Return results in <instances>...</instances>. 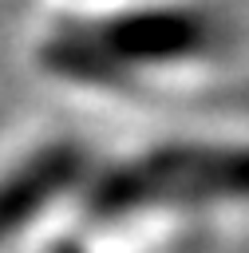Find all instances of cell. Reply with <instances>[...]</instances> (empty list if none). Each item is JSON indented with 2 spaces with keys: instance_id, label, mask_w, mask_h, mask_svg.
<instances>
[{
  "instance_id": "1",
  "label": "cell",
  "mask_w": 249,
  "mask_h": 253,
  "mask_svg": "<svg viewBox=\"0 0 249 253\" xmlns=\"http://www.w3.org/2000/svg\"><path fill=\"white\" fill-rule=\"evenodd\" d=\"M217 55H225V24L217 16L178 4H126L83 24V36H59L55 63L59 75L111 87L142 71L182 75Z\"/></svg>"
},
{
  "instance_id": "2",
  "label": "cell",
  "mask_w": 249,
  "mask_h": 253,
  "mask_svg": "<svg viewBox=\"0 0 249 253\" xmlns=\"http://www.w3.org/2000/svg\"><path fill=\"white\" fill-rule=\"evenodd\" d=\"M99 194H111L115 210H225L249 206V146L221 142H186V146H154L146 158L130 162L126 174L107 178Z\"/></svg>"
},
{
  "instance_id": "3",
  "label": "cell",
  "mask_w": 249,
  "mask_h": 253,
  "mask_svg": "<svg viewBox=\"0 0 249 253\" xmlns=\"http://www.w3.org/2000/svg\"><path fill=\"white\" fill-rule=\"evenodd\" d=\"M75 182H79V154L67 142L16 158V166L0 174V237L24 229V221L40 217L51 206V198H59L55 190Z\"/></svg>"
}]
</instances>
